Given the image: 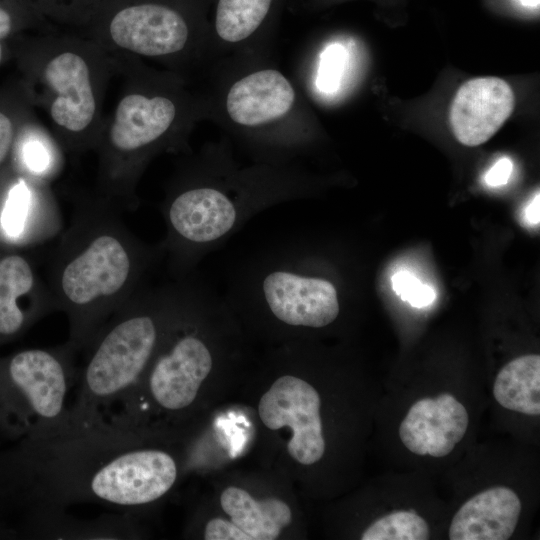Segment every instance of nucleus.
<instances>
[{
  "label": "nucleus",
  "mask_w": 540,
  "mask_h": 540,
  "mask_svg": "<svg viewBox=\"0 0 540 540\" xmlns=\"http://www.w3.org/2000/svg\"><path fill=\"white\" fill-rule=\"evenodd\" d=\"M521 502L510 488L497 486L468 499L455 513L450 540H506L515 531Z\"/></svg>",
  "instance_id": "obj_16"
},
{
  "label": "nucleus",
  "mask_w": 540,
  "mask_h": 540,
  "mask_svg": "<svg viewBox=\"0 0 540 540\" xmlns=\"http://www.w3.org/2000/svg\"><path fill=\"white\" fill-rule=\"evenodd\" d=\"M16 137V124L12 116L0 109V166L8 157Z\"/></svg>",
  "instance_id": "obj_27"
},
{
  "label": "nucleus",
  "mask_w": 540,
  "mask_h": 540,
  "mask_svg": "<svg viewBox=\"0 0 540 540\" xmlns=\"http://www.w3.org/2000/svg\"><path fill=\"white\" fill-rule=\"evenodd\" d=\"M469 424L466 408L452 394L416 401L399 426L404 446L416 455L444 457L464 437Z\"/></svg>",
  "instance_id": "obj_12"
},
{
  "label": "nucleus",
  "mask_w": 540,
  "mask_h": 540,
  "mask_svg": "<svg viewBox=\"0 0 540 540\" xmlns=\"http://www.w3.org/2000/svg\"><path fill=\"white\" fill-rule=\"evenodd\" d=\"M419 282L420 280L408 271H399L391 278L393 291L400 296L403 301H406L407 296Z\"/></svg>",
  "instance_id": "obj_29"
},
{
  "label": "nucleus",
  "mask_w": 540,
  "mask_h": 540,
  "mask_svg": "<svg viewBox=\"0 0 540 540\" xmlns=\"http://www.w3.org/2000/svg\"><path fill=\"white\" fill-rule=\"evenodd\" d=\"M435 297L436 294L434 289L429 285L421 283L420 281L407 296L406 302L413 307L422 308L431 304Z\"/></svg>",
  "instance_id": "obj_30"
},
{
  "label": "nucleus",
  "mask_w": 540,
  "mask_h": 540,
  "mask_svg": "<svg viewBox=\"0 0 540 540\" xmlns=\"http://www.w3.org/2000/svg\"><path fill=\"white\" fill-rule=\"evenodd\" d=\"M175 307L154 359L140 383L105 419L135 428L153 407H190L212 371L214 355L202 333L212 289L191 274L176 278Z\"/></svg>",
  "instance_id": "obj_6"
},
{
  "label": "nucleus",
  "mask_w": 540,
  "mask_h": 540,
  "mask_svg": "<svg viewBox=\"0 0 540 540\" xmlns=\"http://www.w3.org/2000/svg\"><path fill=\"white\" fill-rule=\"evenodd\" d=\"M22 60L28 96L45 113L61 150H94L119 57L79 32L56 29L29 37Z\"/></svg>",
  "instance_id": "obj_3"
},
{
  "label": "nucleus",
  "mask_w": 540,
  "mask_h": 540,
  "mask_svg": "<svg viewBox=\"0 0 540 540\" xmlns=\"http://www.w3.org/2000/svg\"><path fill=\"white\" fill-rule=\"evenodd\" d=\"M58 311L46 281L31 261L9 253L0 258V337L19 334L29 324Z\"/></svg>",
  "instance_id": "obj_14"
},
{
  "label": "nucleus",
  "mask_w": 540,
  "mask_h": 540,
  "mask_svg": "<svg viewBox=\"0 0 540 540\" xmlns=\"http://www.w3.org/2000/svg\"><path fill=\"white\" fill-rule=\"evenodd\" d=\"M3 57H4V46H3V41L0 40V64L3 60Z\"/></svg>",
  "instance_id": "obj_33"
},
{
  "label": "nucleus",
  "mask_w": 540,
  "mask_h": 540,
  "mask_svg": "<svg viewBox=\"0 0 540 540\" xmlns=\"http://www.w3.org/2000/svg\"><path fill=\"white\" fill-rule=\"evenodd\" d=\"M312 254L295 235L251 254L228 278L229 305L266 313L290 328H324L341 312L337 284L321 275Z\"/></svg>",
  "instance_id": "obj_5"
},
{
  "label": "nucleus",
  "mask_w": 540,
  "mask_h": 540,
  "mask_svg": "<svg viewBox=\"0 0 540 540\" xmlns=\"http://www.w3.org/2000/svg\"><path fill=\"white\" fill-rule=\"evenodd\" d=\"M346 64V50L338 43L328 46L321 55L317 86L325 93H333L340 85Z\"/></svg>",
  "instance_id": "obj_25"
},
{
  "label": "nucleus",
  "mask_w": 540,
  "mask_h": 540,
  "mask_svg": "<svg viewBox=\"0 0 540 540\" xmlns=\"http://www.w3.org/2000/svg\"><path fill=\"white\" fill-rule=\"evenodd\" d=\"M430 528L413 511H395L373 521L362 533V540H426Z\"/></svg>",
  "instance_id": "obj_22"
},
{
  "label": "nucleus",
  "mask_w": 540,
  "mask_h": 540,
  "mask_svg": "<svg viewBox=\"0 0 540 540\" xmlns=\"http://www.w3.org/2000/svg\"><path fill=\"white\" fill-rule=\"evenodd\" d=\"M206 540H251L244 531L232 521L214 518L207 522L204 529Z\"/></svg>",
  "instance_id": "obj_26"
},
{
  "label": "nucleus",
  "mask_w": 540,
  "mask_h": 540,
  "mask_svg": "<svg viewBox=\"0 0 540 540\" xmlns=\"http://www.w3.org/2000/svg\"><path fill=\"white\" fill-rule=\"evenodd\" d=\"M48 22L82 32L91 23L105 0H27Z\"/></svg>",
  "instance_id": "obj_21"
},
{
  "label": "nucleus",
  "mask_w": 540,
  "mask_h": 540,
  "mask_svg": "<svg viewBox=\"0 0 540 540\" xmlns=\"http://www.w3.org/2000/svg\"><path fill=\"white\" fill-rule=\"evenodd\" d=\"M122 210L94 192L75 199L70 225L50 255L46 282L66 315L68 340L84 352L112 314L164 259L124 223Z\"/></svg>",
  "instance_id": "obj_2"
},
{
  "label": "nucleus",
  "mask_w": 540,
  "mask_h": 540,
  "mask_svg": "<svg viewBox=\"0 0 540 540\" xmlns=\"http://www.w3.org/2000/svg\"><path fill=\"white\" fill-rule=\"evenodd\" d=\"M56 29L27 0H0V40L21 30L39 33Z\"/></svg>",
  "instance_id": "obj_24"
},
{
  "label": "nucleus",
  "mask_w": 540,
  "mask_h": 540,
  "mask_svg": "<svg viewBox=\"0 0 540 540\" xmlns=\"http://www.w3.org/2000/svg\"><path fill=\"white\" fill-rule=\"evenodd\" d=\"M272 0H218L215 29L230 43L248 38L267 16Z\"/></svg>",
  "instance_id": "obj_20"
},
{
  "label": "nucleus",
  "mask_w": 540,
  "mask_h": 540,
  "mask_svg": "<svg viewBox=\"0 0 540 540\" xmlns=\"http://www.w3.org/2000/svg\"><path fill=\"white\" fill-rule=\"evenodd\" d=\"M493 395L504 408L526 415L540 414V356L523 355L497 374Z\"/></svg>",
  "instance_id": "obj_19"
},
{
  "label": "nucleus",
  "mask_w": 540,
  "mask_h": 540,
  "mask_svg": "<svg viewBox=\"0 0 540 540\" xmlns=\"http://www.w3.org/2000/svg\"><path fill=\"white\" fill-rule=\"evenodd\" d=\"M513 169L512 161L503 157L499 159L487 172L485 181L488 185L496 187L507 183Z\"/></svg>",
  "instance_id": "obj_28"
},
{
  "label": "nucleus",
  "mask_w": 540,
  "mask_h": 540,
  "mask_svg": "<svg viewBox=\"0 0 540 540\" xmlns=\"http://www.w3.org/2000/svg\"><path fill=\"white\" fill-rule=\"evenodd\" d=\"M23 497L32 508L90 504L130 513L165 496L178 478L167 451L142 432L105 418L68 420L28 437L18 455Z\"/></svg>",
  "instance_id": "obj_1"
},
{
  "label": "nucleus",
  "mask_w": 540,
  "mask_h": 540,
  "mask_svg": "<svg viewBox=\"0 0 540 540\" xmlns=\"http://www.w3.org/2000/svg\"><path fill=\"white\" fill-rule=\"evenodd\" d=\"M295 91L279 71L264 69L235 82L226 97V110L237 124L255 127L276 120L293 106Z\"/></svg>",
  "instance_id": "obj_15"
},
{
  "label": "nucleus",
  "mask_w": 540,
  "mask_h": 540,
  "mask_svg": "<svg viewBox=\"0 0 540 540\" xmlns=\"http://www.w3.org/2000/svg\"><path fill=\"white\" fill-rule=\"evenodd\" d=\"M524 6L536 7L539 4V0H520Z\"/></svg>",
  "instance_id": "obj_32"
},
{
  "label": "nucleus",
  "mask_w": 540,
  "mask_h": 540,
  "mask_svg": "<svg viewBox=\"0 0 540 540\" xmlns=\"http://www.w3.org/2000/svg\"><path fill=\"white\" fill-rule=\"evenodd\" d=\"M539 201V192H537L533 200L527 205L524 212L525 222L531 226L539 225Z\"/></svg>",
  "instance_id": "obj_31"
},
{
  "label": "nucleus",
  "mask_w": 540,
  "mask_h": 540,
  "mask_svg": "<svg viewBox=\"0 0 540 540\" xmlns=\"http://www.w3.org/2000/svg\"><path fill=\"white\" fill-rule=\"evenodd\" d=\"M79 33L118 56L162 59L185 50L191 26L175 2L105 0L91 23Z\"/></svg>",
  "instance_id": "obj_9"
},
{
  "label": "nucleus",
  "mask_w": 540,
  "mask_h": 540,
  "mask_svg": "<svg viewBox=\"0 0 540 540\" xmlns=\"http://www.w3.org/2000/svg\"><path fill=\"white\" fill-rule=\"evenodd\" d=\"M258 412L264 425L271 430L291 428L287 450L296 461L310 465L321 459L325 441L320 397L305 380L292 375L279 377L261 397Z\"/></svg>",
  "instance_id": "obj_10"
},
{
  "label": "nucleus",
  "mask_w": 540,
  "mask_h": 540,
  "mask_svg": "<svg viewBox=\"0 0 540 540\" xmlns=\"http://www.w3.org/2000/svg\"><path fill=\"white\" fill-rule=\"evenodd\" d=\"M222 509L251 540L276 539L292 520L289 506L277 498L255 500L238 487L226 488L220 497Z\"/></svg>",
  "instance_id": "obj_18"
},
{
  "label": "nucleus",
  "mask_w": 540,
  "mask_h": 540,
  "mask_svg": "<svg viewBox=\"0 0 540 540\" xmlns=\"http://www.w3.org/2000/svg\"><path fill=\"white\" fill-rule=\"evenodd\" d=\"M0 230L11 242L45 243L58 236L62 218L49 182L19 177L3 201Z\"/></svg>",
  "instance_id": "obj_13"
},
{
  "label": "nucleus",
  "mask_w": 540,
  "mask_h": 540,
  "mask_svg": "<svg viewBox=\"0 0 540 540\" xmlns=\"http://www.w3.org/2000/svg\"><path fill=\"white\" fill-rule=\"evenodd\" d=\"M77 354L65 342L23 350L7 361L4 376L8 413L16 418L13 428L32 437L67 422V398L78 379Z\"/></svg>",
  "instance_id": "obj_8"
},
{
  "label": "nucleus",
  "mask_w": 540,
  "mask_h": 540,
  "mask_svg": "<svg viewBox=\"0 0 540 540\" xmlns=\"http://www.w3.org/2000/svg\"><path fill=\"white\" fill-rule=\"evenodd\" d=\"M118 57L121 91L94 149L95 192L122 211H134L139 205V179L150 159L168 143L179 107L175 98L144 87L135 59Z\"/></svg>",
  "instance_id": "obj_7"
},
{
  "label": "nucleus",
  "mask_w": 540,
  "mask_h": 540,
  "mask_svg": "<svg viewBox=\"0 0 540 540\" xmlns=\"http://www.w3.org/2000/svg\"><path fill=\"white\" fill-rule=\"evenodd\" d=\"M56 143L43 135L32 133L21 147V161L29 175L42 180H49L60 168L59 151Z\"/></svg>",
  "instance_id": "obj_23"
},
{
  "label": "nucleus",
  "mask_w": 540,
  "mask_h": 540,
  "mask_svg": "<svg viewBox=\"0 0 540 540\" xmlns=\"http://www.w3.org/2000/svg\"><path fill=\"white\" fill-rule=\"evenodd\" d=\"M178 281L137 290L108 319L84 351L70 420L105 418L140 383L171 319Z\"/></svg>",
  "instance_id": "obj_4"
},
{
  "label": "nucleus",
  "mask_w": 540,
  "mask_h": 540,
  "mask_svg": "<svg viewBox=\"0 0 540 540\" xmlns=\"http://www.w3.org/2000/svg\"><path fill=\"white\" fill-rule=\"evenodd\" d=\"M31 535L43 540H127L139 537L135 515L103 513L93 518L76 517L62 507L32 508Z\"/></svg>",
  "instance_id": "obj_17"
},
{
  "label": "nucleus",
  "mask_w": 540,
  "mask_h": 540,
  "mask_svg": "<svg viewBox=\"0 0 540 540\" xmlns=\"http://www.w3.org/2000/svg\"><path fill=\"white\" fill-rule=\"evenodd\" d=\"M514 101L511 87L500 78H475L463 83L449 112L455 138L466 146L485 143L511 115Z\"/></svg>",
  "instance_id": "obj_11"
}]
</instances>
